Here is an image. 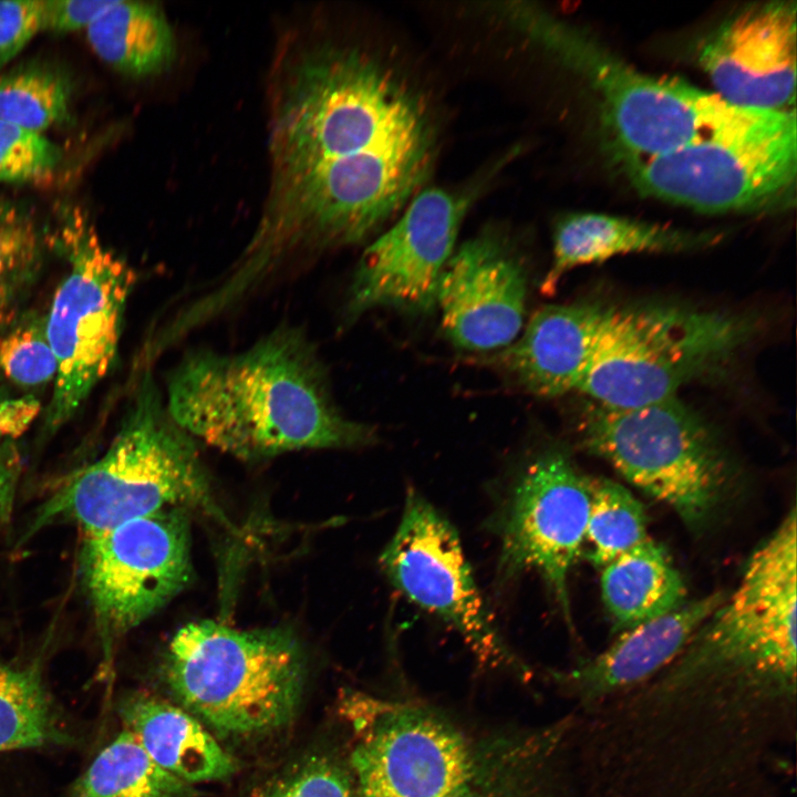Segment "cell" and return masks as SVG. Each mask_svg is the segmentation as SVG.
<instances>
[{"instance_id":"obj_12","label":"cell","mask_w":797,"mask_h":797,"mask_svg":"<svg viewBox=\"0 0 797 797\" xmlns=\"http://www.w3.org/2000/svg\"><path fill=\"white\" fill-rule=\"evenodd\" d=\"M590 501L591 478L566 449L549 446L519 470L496 522L503 573L539 575L568 624L569 576L584 545Z\"/></svg>"},{"instance_id":"obj_35","label":"cell","mask_w":797,"mask_h":797,"mask_svg":"<svg viewBox=\"0 0 797 797\" xmlns=\"http://www.w3.org/2000/svg\"><path fill=\"white\" fill-rule=\"evenodd\" d=\"M12 314L10 291L4 279L0 277V323L10 321Z\"/></svg>"},{"instance_id":"obj_25","label":"cell","mask_w":797,"mask_h":797,"mask_svg":"<svg viewBox=\"0 0 797 797\" xmlns=\"http://www.w3.org/2000/svg\"><path fill=\"white\" fill-rule=\"evenodd\" d=\"M71 82L53 66L31 63L0 73V120L42 134L70 117Z\"/></svg>"},{"instance_id":"obj_30","label":"cell","mask_w":797,"mask_h":797,"mask_svg":"<svg viewBox=\"0 0 797 797\" xmlns=\"http://www.w3.org/2000/svg\"><path fill=\"white\" fill-rule=\"evenodd\" d=\"M43 0L0 1V70L42 31Z\"/></svg>"},{"instance_id":"obj_2","label":"cell","mask_w":797,"mask_h":797,"mask_svg":"<svg viewBox=\"0 0 797 797\" xmlns=\"http://www.w3.org/2000/svg\"><path fill=\"white\" fill-rule=\"evenodd\" d=\"M354 797H584L573 711L522 728L476 731L423 704L353 695Z\"/></svg>"},{"instance_id":"obj_31","label":"cell","mask_w":797,"mask_h":797,"mask_svg":"<svg viewBox=\"0 0 797 797\" xmlns=\"http://www.w3.org/2000/svg\"><path fill=\"white\" fill-rule=\"evenodd\" d=\"M37 250L33 224L14 213H0V277L27 269Z\"/></svg>"},{"instance_id":"obj_34","label":"cell","mask_w":797,"mask_h":797,"mask_svg":"<svg viewBox=\"0 0 797 797\" xmlns=\"http://www.w3.org/2000/svg\"><path fill=\"white\" fill-rule=\"evenodd\" d=\"M18 472L19 455L9 442H4L0 445V516L10 506Z\"/></svg>"},{"instance_id":"obj_6","label":"cell","mask_w":797,"mask_h":797,"mask_svg":"<svg viewBox=\"0 0 797 797\" xmlns=\"http://www.w3.org/2000/svg\"><path fill=\"white\" fill-rule=\"evenodd\" d=\"M758 328L752 315L677 303L609 306L579 392L613 408L679 396L725 372Z\"/></svg>"},{"instance_id":"obj_15","label":"cell","mask_w":797,"mask_h":797,"mask_svg":"<svg viewBox=\"0 0 797 797\" xmlns=\"http://www.w3.org/2000/svg\"><path fill=\"white\" fill-rule=\"evenodd\" d=\"M796 2L743 8L704 41L698 63L726 103L791 111L796 96Z\"/></svg>"},{"instance_id":"obj_14","label":"cell","mask_w":797,"mask_h":797,"mask_svg":"<svg viewBox=\"0 0 797 797\" xmlns=\"http://www.w3.org/2000/svg\"><path fill=\"white\" fill-rule=\"evenodd\" d=\"M469 201L467 194L443 188L418 192L401 218L363 252L349 291L346 319L377 307L431 310Z\"/></svg>"},{"instance_id":"obj_29","label":"cell","mask_w":797,"mask_h":797,"mask_svg":"<svg viewBox=\"0 0 797 797\" xmlns=\"http://www.w3.org/2000/svg\"><path fill=\"white\" fill-rule=\"evenodd\" d=\"M351 779L335 758L315 755L277 779L259 797H354Z\"/></svg>"},{"instance_id":"obj_16","label":"cell","mask_w":797,"mask_h":797,"mask_svg":"<svg viewBox=\"0 0 797 797\" xmlns=\"http://www.w3.org/2000/svg\"><path fill=\"white\" fill-rule=\"evenodd\" d=\"M527 278L496 232L486 231L453 251L436 289L445 335L466 351L507 348L521 331Z\"/></svg>"},{"instance_id":"obj_32","label":"cell","mask_w":797,"mask_h":797,"mask_svg":"<svg viewBox=\"0 0 797 797\" xmlns=\"http://www.w3.org/2000/svg\"><path fill=\"white\" fill-rule=\"evenodd\" d=\"M114 0H43L42 31L87 29Z\"/></svg>"},{"instance_id":"obj_10","label":"cell","mask_w":797,"mask_h":797,"mask_svg":"<svg viewBox=\"0 0 797 797\" xmlns=\"http://www.w3.org/2000/svg\"><path fill=\"white\" fill-rule=\"evenodd\" d=\"M70 269L45 320L58 372L46 412L52 429L69 421L117 355L123 315L136 275L76 218L64 231Z\"/></svg>"},{"instance_id":"obj_33","label":"cell","mask_w":797,"mask_h":797,"mask_svg":"<svg viewBox=\"0 0 797 797\" xmlns=\"http://www.w3.org/2000/svg\"><path fill=\"white\" fill-rule=\"evenodd\" d=\"M33 396L7 397L0 387V445L21 436L40 413Z\"/></svg>"},{"instance_id":"obj_17","label":"cell","mask_w":797,"mask_h":797,"mask_svg":"<svg viewBox=\"0 0 797 797\" xmlns=\"http://www.w3.org/2000/svg\"><path fill=\"white\" fill-rule=\"evenodd\" d=\"M715 591L624 630L608 648L549 673L565 696L582 708L648 681L671 663L694 632L723 602Z\"/></svg>"},{"instance_id":"obj_20","label":"cell","mask_w":797,"mask_h":797,"mask_svg":"<svg viewBox=\"0 0 797 797\" xmlns=\"http://www.w3.org/2000/svg\"><path fill=\"white\" fill-rule=\"evenodd\" d=\"M118 715L159 767L190 785L222 780L236 772L234 758L215 735L179 706L134 693L121 700Z\"/></svg>"},{"instance_id":"obj_28","label":"cell","mask_w":797,"mask_h":797,"mask_svg":"<svg viewBox=\"0 0 797 797\" xmlns=\"http://www.w3.org/2000/svg\"><path fill=\"white\" fill-rule=\"evenodd\" d=\"M62 149L42 134L0 120V183H28L51 175Z\"/></svg>"},{"instance_id":"obj_27","label":"cell","mask_w":797,"mask_h":797,"mask_svg":"<svg viewBox=\"0 0 797 797\" xmlns=\"http://www.w3.org/2000/svg\"><path fill=\"white\" fill-rule=\"evenodd\" d=\"M0 372L22 387L54 382L58 364L45 323L29 322L0 337Z\"/></svg>"},{"instance_id":"obj_23","label":"cell","mask_w":797,"mask_h":797,"mask_svg":"<svg viewBox=\"0 0 797 797\" xmlns=\"http://www.w3.org/2000/svg\"><path fill=\"white\" fill-rule=\"evenodd\" d=\"M70 797H196V790L159 767L124 728L74 782Z\"/></svg>"},{"instance_id":"obj_26","label":"cell","mask_w":797,"mask_h":797,"mask_svg":"<svg viewBox=\"0 0 797 797\" xmlns=\"http://www.w3.org/2000/svg\"><path fill=\"white\" fill-rule=\"evenodd\" d=\"M649 539L645 513L634 495L617 482L591 478L588 559L602 568Z\"/></svg>"},{"instance_id":"obj_7","label":"cell","mask_w":797,"mask_h":797,"mask_svg":"<svg viewBox=\"0 0 797 797\" xmlns=\"http://www.w3.org/2000/svg\"><path fill=\"white\" fill-rule=\"evenodd\" d=\"M581 447L669 506L693 532L713 526L734 496L737 468L716 431L679 396L613 408L590 402Z\"/></svg>"},{"instance_id":"obj_24","label":"cell","mask_w":797,"mask_h":797,"mask_svg":"<svg viewBox=\"0 0 797 797\" xmlns=\"http://www.w3.org/2000/svg\"><path fill=\"white\" fill-rule=\"evenodd\" d=\"M65 737L39 669L0 664V753L62 744Z\"/></svg>"},{"instance_id":"obj_18","label":"cell","mask_w":797,"mask_h":797,"mask_svg":"<svg viewBox=\"0 0 797 797\" xmlns=\"http://www.w3.org/2000/svg\"><path fill=\"white\" fill-rule=\"evenodd\" d=\"M600 301L539 309L500 363L531 394L552 398L579 391L608 310Z\"/></svg>"},{"instance_id":"obj_21","label":"cell","mask_w":797,"mask_h":797,"mask_svg":"<svg viewBox=\"0 0 797 797\" xmlns=\"http://www.w3.org/2000/svg\"><path fill=\"white\" fill-rule=\"evenodd\" d=\"M86 35L101 60L131 77L162 74L176 60L175 34L157 3L114 0Z\"/></svg>"},{"instance_id":"obj_11","label":"cell","mask_w":797,"mask_h":797,"mask_svg":"<svg viewBox=\"0 0 797 797\" xmlns=\"http://www.w3.org/2000/svg\"><path fill=\"white\" fill-rule=\"evenodd\" d=\"M380 567L403 598L454 630L479 664L530 677L495 623L456 529L413 489Z\"/></svg>"},{"instance_id":"obj_5","label":"cell","mask_w":797,"mask_h":797,"mask_svg":"<svg viewBox=\"0 0 797 797\" xmlns=\"http://www.w3.org/2000/svg\"><path fill=\"white\" fill-rule=\"evenodd\" d=\"M164 680L182 708L215 737L253 739L287 726L300 704L306 656L282 628L190 622L172 638Z\"/></svg>"},{"instance_id":"obj_3","label":"cell","mask_w":797,"mask_h":797,"mask_svg":"<svg viewBox=\"0 0 797 797\" xmlns=\"http://www.w3.org/2000/svg\"><path fill=\"white\" fill-rule=\"evenodd\" d=\"M165 403L193 438L247 462L355 448L376 436L340 412L314 346L293 327L238 353H187L168 375Z\"/></svg>"},{"instance_id":"obj_19","label":"cell","mask_w":797,"mask_h":797,"mask_svg":"<svg viewBox=\"0 0 797 797\" xmlns=\"http://www.w3.org/2000/svg\"><path fill=\"white\" fill-rule=\"evenodd\" d=\"M718 238L717 234L605 214H569L556 225L551 267L540 289L551 296L565 273L579 266L601 263L628 253L692 251L708 247Z\"/></svg>"},{"instance_id":"obj_9","label":"cell","mask_w":797,"mask_h":797,"mask_svg":"<svg viewBox=\"0 0 797 797\" xmlns=\"http://www.w3.org/2000/svg\"><path fill=\"white\" fill-rule=\"evenodd\" d=\"M496 11L591 85L622 163L666 154L696 141L727 105L718 95L680 79L638 71L577 28L532 4L506 2Z\"/></svg>"},{"instance_id":"obj_13","label":"cell","mask_w":797,"mask_h":797,"mask_svg":"<svg viewBox=\"0 0 797 797\" xmlns=\"http://www.w3.org/2000/svg\"><path fill=\"white\" fill-rule=\"evenodd\" d=\"M187 511L165 509L84 537L81 573L105 644L148 619L190 582Z\"/></svg>"},{"instance_id":"obj_8","label":"cell","mask_w":797,"mask_h":797,"mask_svg":"<svg viewBox=\"0 0 797 797\" xmlns=\"http://www.w3.org/2000/svg\"><path fill=\"white\" fill-rule=\"evenodd\" d=\"M796 137L795 110L727 103L702 137L622 168L640 194L701 213L769 211L794 200Z\"/></svg>"},{"instance_id":"obj_4","label":"cell","mask_w":797,"mask_h":797,"mask_svg":"<svg viewBox=\"0 0 797 797\" xmlns=\"http://www.w3.org/2000/svg\"><path fill=\"white\" fill-rule=\"evenodd\" d=\"M124 416L105 454L41 506L31 531L63 519L86 537L172 508L225 519L194 438L173 420L149 373Z\"/></svg>"},{"instance_id":"obj_22","label":"cell","mask_w":797,"mask_h":797,"mask_svg":"<svg viewBox=\"0 0 797 797\" xmlns=\"http://www.w3.org/2000/svg\"><path fill=\"white\" fill-rule=\"evenodd\" d=\"M601 596L614 623L624 630L685 602V583L652 539L601 568Z\"/></svg>"},{"instance_id":"obj_1","label":"cell","mask_w":797,"mask_h":797,"mask_svg":"<svg viewBox=\"0 0 797 797\" xmlns=\"http://www.w3.org/2000/svg\"><path fill=\"white\" fill-rule=\"evenodd\" d=\"M270 183L232 269L259 287L292 257L358 244L427 179L433 123L389 69L351 48L299 54L278 87L269 132Z\"/></svg>"}]
</instances>
